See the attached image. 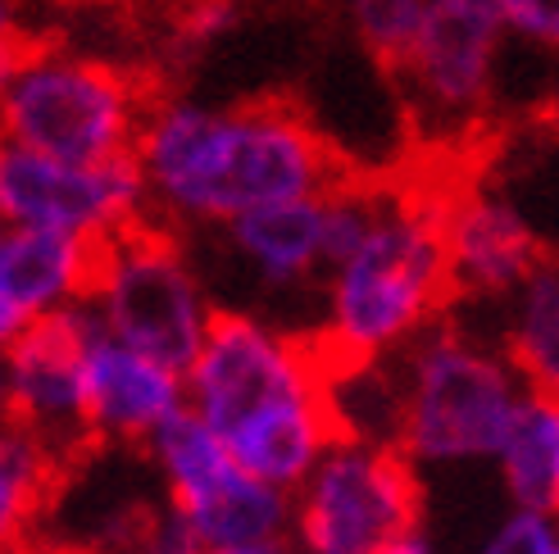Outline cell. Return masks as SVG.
Instances as JSON below:
<instances>
[{
  "label": "cell",
  "mask_w": 559,
  "mask_h": 554,
  "mask_svg": "<svg viewBox=\"0 0 559 554\" xmlns=\"http://www.w3.org/2000/svg\"><path fill=\"white\" fill-rule=\"evenodd\" d=\"M132 155L151 191V218L201 237L346 182L323 128L283 100L159 96Z\"/></svg>",
  "instance_id": "6da1fadb"
},
{
  "label": "cell",
  "mask_w": 559,
  "mask_h": 554,
  "mask_svg": "<svg viewBox=\"0 0 559 554\" xmlns=\"http://www.w3.org/2000/svg\"><path fill=\"white\" fill-rule=\"evenodd\" d=\"M187 409L223 436L250 478L292 495L346 436L332 364L314 337L255 310H218L187 369Z\"/></svg>",
  "instance_id": "7a4b0ae2"
},
{
  "label": "cell",
  "mask_w": 559,
  "mask_h": 554,
  "mask_svg": "<svg viewBox=\"0 0 559 554\" xmlns=\"http://www.w3.org/2000/svg\"><path fill=\"white\" fill-rule=\"evenodd\" d=\"M451 314L455 282L437 191L382 186L373 228L328 268L319 287L314 346L332 373L369 369L396 359Z\"/></svg>",
  "instance_id": "3957f363"
},
{
  "label": "cell",
  "mask_w": 559,
  "mask_h": 554,
  "mask_svg": "<svg viewBox=\"0 0 559 554\" xmlns=\"http://www.w3.org/2000/svg\"><path fill=\"white\" fill-rule=\"evenodd\" d=\"M391 446L418 473H460L496 463L527 400V377L483 327L441 318L409 350L386 359Z\"/></svg>",
  "instance_id": "277c9868"
},
{
  "label": "cell",
  "mask_w": 559,
  "mask_h": 554,
  "mask_svg": "<svg viewBox=\"0 0 559 554\" xmlns=\"http://www.w3.org/2000/svg\"><path fill=\"white\" fill-rule=\"evenodd\" d=\"M155 96L128 69L69 46H23L0 73L5 146L64 159L109 164L136 150Z\"/></svg>",
  "instance_id": "5b68a950"
},
{
  "label": "cell",
  "mask_w": 559,
  "mask_h": 554,
  "mask_svg": "<svg viewBox=\"0 0 559 554\" xmlns=\"http://www.w3.org/2000/svg\"><path fill=\"white\" fill-rule=\"evenodd\" d=\"M87 310L109 337L187 373L218 318V300L182 232L146 218L100 245Z\"/></svg>",
  "instance_id": "8992f818"
},
{
  "label": "cell",
  "mask_w": 559,
  "mask_h": 554,
  "mask_svg": "<svg viewBox=\"0 0 559 554\" xmlns=\"http://www.w3.org/2000/svg\"><path fill=\"white\" fill-rule=\"evenodd\" d=\"M424 473L386 441L342 436L296 491V554H382L424 522Z\"/></svg>",
  "instance_id": "52a82bcc"
},
{
  "label": "cell",
  "mask_w": 559,
  "mask_h": 554,
  "mask_svg": "<svg viewBox=\"0 0 559 554\" xmlns=\"http://www.w3.org/2000/svg\"><path fill=\"white\" fill-rule=\"evenodd\" d=\"M510 27L496 0H432L401 82L414 123L437 142H460L478 132L500 105V73L510 55Z\"/></svg>",
  "instance_id": "ba28073f"
},
{
  "label": "cell",
  "mask_w": 559,
  "mask_h": 554,
  "mask_svg": "<svg viewBox=\"0 0 559 554\" xmlns=\"http://www.w3.org/2000/svg\"><path fill=\"white\" fill-rule=\"evenodd\" d=\"M0 218L105 245L146 224L151 191L136 155L109 164H64L5 146L0 150Z\"/></svg>",
  "instance_id": "9c48e42d"
},
{
  "label": "cell",
  "mask_w": 559,
  "mask_h": 554,
  "mask_svg": "<svg viewBox=\"0 0 559 554\" xmlns=\"http://www.w3.org/2000/svg\"><path fill=\"white\" fill-rule=\"evenodd\" d=\"M96 318L82 304L73 314L27 327L5 341V423L41 436L50 450L78 463L96 446L87 419V346Z\"/></svg>",
  "instance_id": "30bf717a"
},
{
  "label": "cell",
  "mask_w": 559,
  "mask_h": 554,
  "mask_svg": "<svg viewBox=\"0 0 559 554\" xmlns=\"http://www.w3.org/2000/svg\"><path fill=\"white\" fill-rule=\"evenodd\" d=\"M437 205L445 255H451L455 304L500 310L550 260V245L533 228V218L496 178L445 186L437 191Z\"/></svg>",
  "instance_id": "8fae6325"
},
{
  "label": "cell",
  "mask_w": 559,
  "mask_h": 554,
  "mask_svg": "<svg viewBox=\"0 0 559 554\" xmlns=\"http://www.w3.org/2000/svg\"><path fill=\"white\" fill-rule=\"evenodd\" d=\"M178 413H187V373L96 323L87 346V419L96 446L146 450Z\"/></svg>",
  "instance_id": "7c38bea8"
},
{
  "label": "cell",
  "mask_w": 559,
  "mask_h": 554,
  "mask_svg": "<svg viewBox=\"0 0 559 554\" xmlns=\"http://www.w3.org/2000/svg\"><path fill=\"white\" fill-rule=\"evenodd\" d=\"M96 260L100 245L82 237L19 224L0 228V341L82 310L96 282Z\"/></svg>",
  "instance_id": "4fadbf2b"
},
{
  "label": "cell",
  "mask_w": 559,
  "mask_h": 554,
  "mask_svg": "<svg viewBox=\"0 0 559 554\" xmlns=\"http://www.w3.org/2000/svg\"><path fill=\"white\" fill-rule=\"evenodd\" d=\"M205 237H214L260 291H314L319 300V287L328 277V196L269 205Z\"/></svg>",
  "instance_id": "5bb4252c"
},
{
  "label": "cell",
  "mask_w": 559,
  "mask_h": 554,
  "mask_svg": "<svg viewBox=\"0 0 559 554\" xmlns=\"http://www.w3.org/2000/svg\"><path fill=\"white\" fill-rule=\"evenodd\" d=\"M169 509L187 522L201 550H296V495L250 478L241 463Z\"/></svg>",
  "instance_id": "9a60e30c"
},
{
  "label": "cell",
  "mask_w": 559,
  "mask_h": 554,
  "mask_svg": "<svg viewBox=\"0 0 559 554\" xmlns=\"http://www.w3.org/2000/svg\"><path fill=\"white\" fill-rule=\"evenodd\" d=\"M491 473L510 509L559 518V396L527 392Z\"/></svg>",
  "instance_id": "2e32d148"
},
{
  "label": "cell",
  "mask_w": 559,
  "mask_h": 554,
  "mask_svg": "<svg viewBox=\"0 0 559 554\" xmlns=\"http://www.w3.org/2000/svg\"><path fill=\"white\" fill-rule=\"evenodd\" d=\"M496 337L533 392L559 396V255L496 310Z\"/></svg>",
  "instance_id": "e0dca14e"
},
{
  "label": "cell",
  "mask_w": 559,
  "mask_h": 554,
  "mask_svg": "<svg viewBox=\"0 0 559 554\" xmlns=\"http://www.w3.org/2000/svg\"><path fill=\"white\" fill-rule=\"evenodd\" d=\"M64 468L69 459L50 450L41 436L5 423V432H0V532L10 545L27 541V532L37 528V518L64 482Z\"/></svg>",
  "instance_id": "ac0fdd59"
},
{
  "label": "cell",
  "mask_w": 559,
  "mask_h": 554,
  "mask_svg": "<svg viewBox=\"0 0 559 554\" xmlns=\"http://www.w3.org/2000/svg\"><path fill=\"white\" fill-rule=\"evenodd\" d=\"M332 5H337L346 41L378 69L396 73L424 33L432 0H332Z\"/></svg>",
  "instance_id": "d6986e66"
},
{
  "label": "cell",
  "mask_w": 559,
  "mask_h": 554,
  "mask_svg": "<svg viewBox=\"0 0 559 554\" xmlns=\"http://www.w3.org/2000/svg\"><path fill=\"white\" fill-rule=\"evenodd\" d=\"M473 554H559V518L510 509L491 518V528H483Z\"/></svg>",
  "instance_id": "ffe728a7"
},
{
  "label": "cell",
  "mask_w": 559,
  "mask_h": 554,
  "mask_svg": "<svg viewBox=\"0 0 559 554\" xmlns=\"http://www.w3.org/2000/svg\"><path fill=\"white\" fill-rule=\"evenodd\" d=\"M510 37L559 60V0H496Z\"/></svg>",
  "instance_id": "44dd1931"
},
{
  "label": "cell",
  "mask_w": 559,
  "mask_h": 554,
  "mask_svg": "<svg viewBox=\"0 0 559 554\" xmlns=\"http://www.w3.org/2000/svg\"><path fill=\"white\" fill-rule=\"evenodd\" d=\"M237 27V0H182L178 41L187 50H205Z\"/></svg>",
  "instance_id": "7402d4cb"
},
{
  "label": "cell",
  "mask_w": 559,
  "mask_h": 554,
  "mask_svg": "<svg viewBox=\"0 0 559 554\" xmlns=\"http://www.w3.org/2000/svg\"><path fill=\"white\" fill-rule=\"evenodd\" d=\"M542 128H550V132L559 136V73H555V92H550V100H546V115H542Z\"/></svg>",
  "instance_id": "603a6c76"
},
{
  "label": "cell",
  "mask_w": 559,
  "mask_h": 554,
  "mask_svg": "<svg viewBox=\"0 0 559 554\" xmlns=\"http://www.w3.org/2000/svg\"><path fill=\"white\" fill-rule=\"evenodd\" d=\"M5 554H64V550H46V545H27V541H19V545H10Z\"/></svg>",
  "instance_id": "cb8c5ba5"
},
{
  "label": "cell",
  "mask_w": 559,
  "mask_h": 554,
  "mask_svg": "<svg viewBox=\"0 0 559 554\" xmlns=\"http://www.w3.org/2000/svg\"><path fill=\"white\" fill-rule=\"evenodd\" d=\"M195 554H296V550H195Z\"/></svg>",
  "instance_id": "d4e9b609"
},
{
  "label": "cell",
  "mask_w": 559,
  "mask_h": 554,
  "mask_svg": "<svg viewBox=\"0 0 559 554\" xmlns=\"http://www.w3.org/2000/svg\"><path fill=\"white\" fill-rule=\"evenodd\" d=\"M64 554H92V550H64Z\"/></svg>",
  "instance_id": "484cf974"
}]
</instances>
